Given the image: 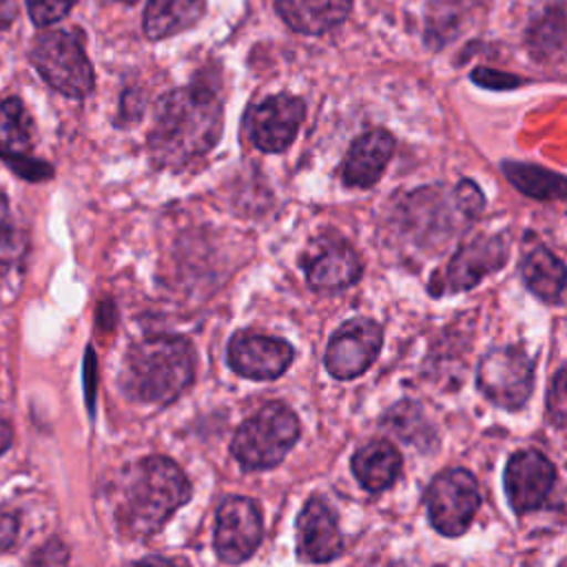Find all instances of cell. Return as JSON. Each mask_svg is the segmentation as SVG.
Instances as JSON below:
<instances>
[{"label":"cell","instance_id":"3957f363","mask_svg":"<svg viewBox=\"0 0 567 567\" xmlns=\"http://www.w3.org/2000/svg\"><path fill=\"white\" fill-rule=\"evenodd\" d=\"M195 352L182 337H148L133 343L122 363V390L151 405L175 401L193 381Z\"/></svg>","mask_w":567,"mask_h":567},{"label":"cell","instance_id":"4fadbf2b","mask_svg":"<svg viewBox=\"0 0 567 567\" xmlns=\"http://www.w3.org/2000/svg\"><path fill=\"white\" fill-rule=\"evenodd\" d=\"M33 124L18 97L0 102V157L24 179L42 182L53 175L51 166L31 157Z\"/></svg>","mask_w":567,"mask_h":567},{"label":"cell","instance_id":"6da1fadb","mask_svg":"<svg viewBox=\"0 0 567 567\" xmlns=\"http://www.w3.org/2000/svg\"><path fill=\"white\" fill-rule=\"evenodd\" d=\"M224 126L219 97L190 84L166 93L155 106L148 151L157 166L182 168L206 155L219 140Z\"/></svg>","mask_w":567,"mask_h":567},{"label":"cell","instance_id":"d4e9b609","mask_svg":"<svg viewBox=\"0 0 567 567\" xmlns=\"http://www.w3.org/2000/svg\"><path fill=\"white\" fill-rule=\"evenodd\" d=\"M547 419L563 427L567 423V368H560L551 381L547 394Z\"/></svg>","mask_w":567,"mask_h":567},{"label":"cell","instance_id":"ba28073f","mask_svg":"<svg viewBox=\"0 0 567 567\" xmlns=\"http://www.w3.org/2000/svg\"><path fill=\"white\" fill-rule=\"evenodd\" d=\"M261 514L255 501L246 496H228L215 518L213 545L221 563L239 565L248 560L261 543Z\"/></svg>","mask_w":567,"mask_h":567},{"label":"cell","instance_id":"e575fe53","mask_svg":"<svg viewBox=\"0 0 567 567\" xmlns=\"http://www.w3.org/2000/svg\"><path fill=\"white\" fill-rule=\"evenodd\" d=\"M122 2H128V4H131V2H135V0H122Z\"/></svg>","mask_w":567,"mask_h":567},{"label":"cell","instance_id":"d6a6232c","mask_svg":"<svg viewBox=\"0 0 567 567\" xmlns=\"http://www.w3.org/2000/svg\"><path fill=\"white\" fill-rule=\"evenodd\" d=\"M131 567H182V565L171 558H164V556H144L142 560L133 563Z\"/></svg>","mask_w":567,"mask_h":567},{"label":"cell","instance_id":"1f68e13d","mask_svg":"<svg viewBox=\"0 0 567 567\" xmlns=\"http://www.w3.org/2000/svg\"><path fill=\"white\" fill-rule=\"evenodd\" d=\"M18 16L16 0H0V29L9 27Z\"/></svg>","mask_w":567,"mask_h":567},{"label":"cell","instance_id":"52a82bcc","mask_svg":"<svg viewBox=\"0 0 567 567\" xmlns=\"http://www.w3.org/2000/svg\"><path fill=\"white\" fill-rule=\"evenodd\" d=\"M478 390L505 410L527 403L534 388V363L518 346L492 348L476 368Z\"/></svg>","mask_w":567,"mask_h":567},{"label":"cell","instance_id":"836d02e7","mask_svg":"<svg viewBox=\"0 0 567 567\" xmlns=\"http://www.w3.org/2000/svg\"><path fill=\"white\" fill-rule=\"evenodd\" d=\"M11 441H13V430H11V425L0 416V454H2L4 450H9Z\"/></svg>","mask_w":567,"mask_h":567},{"label":"cell","instance_id":"7c38bea8","mask_svg":"<svg viewBox=\"0 0 567 567\" xmlns=\"http://www.w3.org/2000/svg\"><path fill=\"white\" fill-rule=\"evenodd\" d=\"M556 481L554 463L538 450H520L505 465V492L516 514H527L547 503Z\"/></svg>","mask_w":567,"mask_h":567},{"label":"cell","instance_id":"ffe728a7","mask_svg":"<svg viewBox=\"0 0 567 567\" xmlns=\"http://www.w3.org/2000/svg\"><path fill=\"white\" fill-rule=\"evenodd\" d=\"M401 472V454L390 441H370L352 456V474L368 492L388 489Z\"/></svg>","mask_w":567,"mask_h":567},{"label":"cell","instance_id":"5bb4252c","mask_svg":"<svg viewBox=\"0 0 567 567\" xmlns=\"http://www.w3.org/2000/svg\"><path fill=\"white\" fill-rule=\"evenodd\" d=\"M292 357L295 350L288 341L257 332H237L228 343V365L246 379H277L288 370Z\"/></svg>","mask_w":567,"mask_h":567},{"label":"cell","instance_id":"9a60e30c","mask_svg":"<svg viewBox=\"0 0 567 567\" xmlns=\"http://www.w3.org/2000/svg\"><path fill=\"white\" fill-rule=\"evenodd\" d=\"M343 549L337 516L323 498H310L297 516V554L306 563H330Z\"/></svg>","mask_w":567,"mask_h":567},{"label":"cell","instance_id":"484cf974","mask_svg":"<svg viewBox=\"0 0 567 567\" xmlns=\"http://www.w3.org/2000/svg\"><path fill=\"white\" fill-rule=\"evenodd\" d=\"M73 4L75 0H27L29 16L38 27H49L62 20Z\"/></svg>","mask_w":567,"mask_h":567},{"label":"cell","instance_id":"277c9868","mask_svg":"<svg viewBox=\"0 0 567 567\" xmlns=\"http://www.w3.org/2000/svg\"><path fill=\"white\" fill-rule=\"evenodd\" d=\"M299 432V419L286 403H268L239 425L230 452L244 470H268L286 458Z\"/></svg>","mask_w":567,"mask_h":567},{"label":"cell","instance_id":"cb8c5ba5","mask_svg":"<svg viewBox=\"0 0 567 567\" xmlns=\"http://www.w3.org/2000/svg\"><path fill=\"white\" fill-rule=\"evenodd\" d=\"M476 4V0H430L427 4V31L425 38L432 44L445 42L456 33L465 13Z\"/></svg>","mask_w":567,"mask_h":567},{"label":"cell","instance_id":"8fae6325","mask_svg":"<svg viewBox=\"0 0 567 567\" xmlns=\"http://www.w3.org/2000/svg\"><path fill=\"white\" fill-rule=\"evenodd\" d=\"M306 104L295 95H272L255 104L246 115V133L250 142L264 153L286 151L303 120Z\"/></svg>","mask_w":567,"mask_h":567},{"label":"cell","instance_id":"d6986e66","mask_svg":"<svg viewBox=\"0 0 567 567\" xmlns=\"http://www.w3.org/2000/svg\"><path fill=\"white\" fill-rule=\"evenodd\" d=\"M281 20L299 33H323L350 13L352 0H277Z\"/></svg>","mask_w":567,"mask_h":567},{"label":"cell","instance_id":"603a6c76","mask_svg":"<svg viewBox=\"0 0 567 567\" xmlns=\"http://www.w3.org/2000/svg\"><path fill=\"white\" fill-rule=\"evenodd\" d=\"M527 49L536 60H551L567 51V13L563 7L543 9L527 27Z\"/></svg>","mask_w":567,"mask_h":567},{"label":"cell","instance_id":"7402d4cb","mask_svg":"<svg viewBox=\"0 0 567 567\" xmlns=\"http://www.w3.org/2000/svg\"><path fill=\"white\" fill-rule=\"evenodd\" d=\"M501 171L512 186L532 199L551 202L567 197V177L560 173L527 162H503Z\"/></svg>","mask_w":567,"mask_h":567},{"label":"cell","instance_id":"2e32d148","mask_svg":"<svg viewBox=\"0 0 567 567\" xmlns=\"http://www.w3.org/2000/svg\"><path fill=\"white\" fill-rule=\"evenodd\" d=\"M394 153V137L385 128H374L359 135L343 159L341 179L346 186L370 188L379 182Z\"/></svg>","mask_w":567,"mask_h":567},{"label":"cell","instance_id":"30bf717a","mask_svg":"<svg viewBox=\"0 0 567 567\" xmlns=\"http://www.w3.org/2000/svg\"><path fill=\"white\" fill-rule=\"evenodd\" d=\"M383 343V330L368 317L346 321L330 337L326 348V370L334 379H354L377 359Z\"/></svg>","mask_w":567,"mask_h":567},{"label":"cell","instance_id":"4316f807","mask_svg":"<svg viewBox=\"0 0 567 567\" xmlns=\"http://www.w3.org/2000/svg\"><path fill=\"white\" fill-rule=\"evenodd\" d=\"M22 248V239H18L16 228L11 224V213L7 197L0 193V261H9Z\"/></svg>","mask_w":567,"mask_h":567},{"label":"cell","instance_id":"f546056e","mask_svg":"<svg viewBox=\"0 0 567 567\" xmlns=\"http://www.w3.org/2000/svg\"><path fill=\"white\" fill-rule=\"evenodd\" d=\"M66 558H69V551L64 543H60L58 538H51L33 556V567H66Z\"/></svg>","mask_w":567,"mask_h":567},{"label":"cell","instance_id":"8992f818","mask_svg":"<svg viewBox=\"0 0 567 567\" xmlns=\"http://www.w3.org/2000/svg\"><path fill=\"white\" fill-rule=\"evenodd\" d=\"M432 527L443 536H461L474 520L481 505L478 483L472 472L452 467L432 478L425 492Z\"/></svg>","mask_w":567,"mask_h":567},{"label":"cell","instance_id":"4dcf8cb0","mask_svg":"<svg viewBox=\"0 0 567 567\" xmlns=\"http://www.w3.org/2000/svg\"><path fill=\"white\" fill-rule=\"evenodd\" d=\"M18 534V518L13 514H0V549L13 545Z\"/></svg>","mask_w":567,"mask_h":567},{"label":"cell","instance_id":"ac0fdd59","mask_svg":"<svg viewBox=\"0 0 567 567\" xmlns=\"http://www.w3.org/2000/svg\"><path fill=\"white\" fill-rule=\"evenodd\" d=\"M525 286L543 301L556 303L567 286V266L543 244H532L523 250L518 264Z\"/></svg>","mask_w":567,"mask_h":567},{"label":"cell","instance_id":"7a4b0ae2","mask_svg":"<svg viewBox=\"0 0 567 567\" xmlns=\"http://www.w3.org/2000/svg\"><path fill=\"white\" fill-rule=\"evenodd\" d=\"M190 498V483L182 467L166 456H146L126 470L115 518L126 536L144 538Z\"/></svg>","mask_w":567,"mask_h":567},{"label":"cell","instance_id":"9c48e42d","mask_svg":"<svg viewBox=\"0 0 567 567\" xmlns=\"http://www.w3.org/2000/svg\"><path fill=\"white\" fill-rule=\"evenodd\" d=\"M509 244L503 235H487L474 239L456 250L441 277L430 284L432 295H452L474 288L485 275L505 266Z\"/></svg>","mask_w":567,"mask_h":567},{"label":"cell","instance_id":"83f0119b","mask_svg":"<svg viewBox=\"0 0 567 567\" xmlns=\"http://www.w3.org/2000/svg\"><path fill=\"white\" fill-rule=\"evenodd\" d=\"M454 199H456V206L461 208V213L465 217H476L483 213V206H485V197L481 193V188L472 182V179H461L454 188Z\"/></svg>","mask_w":567,"mask_h":567},{"label":"cell","instance_id":"44dd1931","mask_svg":"<svg viewBox=\"0 0 567 567\" xmlns=\"http://www.w3.org/2000/svg\"><path fill=\"white\" fill-rule=\"evenodd\" d=\"M204 0H148L144 9V33L162 40L197 24L204 16Z\"/></svg>","mask_w":567,"mask_h":567},{"label":"cell","instance_id":"f1b7e54d","mask_svg":"<svg viewBox=\"0 0 567 567\" xmlns=\"http://www.w3.org/2000/svg\"><path fill=\"white\" fill-rule=\"evenodd\" d=\"M472 80L485 89H496V91H505V89H514V86H520L523 80L516 78V75H509V73H501V71H494V69H487V66H478L472 71Z\"/></svg>","mask_w":567,"mask_h":567},{"label":"cell","instance_id":"5b68a950","mask_svg":"<svg viewBox=\"0 0 567 567\" xmlns=\"http://www.w3.org/2000/svg\"><path fill=\"white\" fill-rule=\"evenodd\" d=\"M31 62L38 73L60 93L84 97L93 89V66L75 33L51 29L35 38Z\"/></svg>","mask_w":567,"mask_h":567},{"label":"cell","instance_id":"e0dca14e","mask_svg":"<svg viewBox=\"0 0 567 567\" xmlns=\"http://www.w3.org/2000/svg\"><path fill=\"white\" fill-rule=\"evenodd\" d=\"M361 270H363V264L359 252L339 239L323 246L306 264L310 288L321 292H332V290L352 286L361 277Z\"/></svg>","mask_w":567,"mask_h":567}]
</instances>
